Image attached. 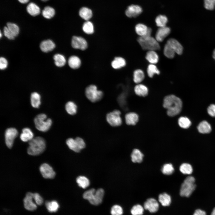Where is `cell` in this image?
I'll list each match as a JSON object with an SVG mask.
<instances>
[{
	"mask_svg": "<svg viewBox=\"0 0 215 215\" xmlns=\"http://www.w3.org/2000/svg\"><path fill=\"white\" fill-rule=\"evenodd\" d=\"M195 179L192 176L187 177L182 184L180 191L181 196L188 197L195 189Z\"/></svg>",
	"mask_w": 215,
	"mask_h": 215,
	"instance_id": "4",
	"label": "cell"
},
{
	"mask_svg": "<svg viewBox=\"0 0 215 215\" xmlns=\"http://www.w3.org/2000/svg\"><path fill=\"white\" fill-rule=\"evenodd\" d=\"M3 30L4 34L6 37L9 39H14L15 37L7 26L4 27Z\"/></svg>",
	"mask_w": 215,
	"mask_h": 215,
	"instance_id": "50",
	"label": "cell"
},
{
	"mask_svg": "<svg viewBox=\"0 0 215 215\" xmlns=\"http://www.w3.org/2000/svg\"><path fill=\"white\" fill-rule=\"evenodd\" d=\"M75 139L78 147L80 150L85 148V144L82 139L79 137H77Z\"/></svg>",
	"mask_w": 215,
	"mask_h": 215,
	"instance_id": "52",
	"label": "cell"
},
{
	"mask_svg": "<svg viewBox=\"0 0 215 215\" xmlns=\"http://www.w3.org/2000/svg\"><path fill=\"white\" fill-rule=\"evenodd\" d=\"M163 106L167 110V113L170 116H173L181 112L182 103L181 100L176 96L171 95L165 97Z\"/></svg>",
	"mask_w": 215,
	"mask_h": 215,
	"instance_id": "1",
	"label": "cell"
},
{
	"mask_svg": "<svg viewBox=\"0 0 215 215\" xmlns=\"http://www.w3.org/2000/svg\"><path fill=\"white\" fill-rule=\"evenodd\" d=\"M68 64L72 68L76 69L79 68L81 64V61L79 57L76 56H71L68 60Z\"/></svg>",
	"mask_w": 215,
	"mask_h": 215,
	"instance_id": "24",
	"label": "cell"
},
{
	"mask_svg": "<svg viewBox=\"0 0 215 215\" xmlns=\"http://www.w3.org/2000/svg\"><path fill=\"white\" fill-rule=\"evenodd\" d=\"M85 94L87 98L93 102L99 101L103 96L102 92L98 90L97 87L93 85H90L87 87Z\"/></svg>",
	"mask_w": 215,
	"mask_h": 215,
	"instance_id": "6",
	"label": "cell"
},
{
	"mask_svg": "<svg viewBox=\"0 0 215 215\" xmlns=\"http://www.w3.org/2000/svg\"><path fill=\"white\" fill-rule=\"evenodd\" d=\"M164 54L165 56L169 59H172L176 53L173 49L167 43L164 48Z\"/></svg>",
	"mask_w": 215,
	"mask_h": 215,
	"instance_id": "43",
	"label": "cell"
},
{
	"mask_svg": "<svg viewBox=\"0 0 215 215\" xmlns=\"http://www.w3.org/2000/svg\"><path fill=\"white\" fill-rule=\"evenodd\" d=\"M144 208L152 213L157 211L159 208V204L157 201L153 198H149L144 203Z\"/></svg>",
	"mask_w": 215,
	"mask_h": 215,
	"instance_id": "13",
	"label": "cell"
},
{
	"mask_svg": "<svg viewBox=\"0 0 215 215\" xmlns=\"http://www.w3.org/2000/svg\"><path fill=\"white\" fill-rule=\"evenodd\" d=\"M95 191L96 190L94 188H92L86 191L83 194V198L89 201H90L93 199Z\"/></svg>",
	"mask_w": 215,
	"mask_h": 215,
	"instance_id": "48",
	"label": "cell"
},
{
	"mask_svg": "<svg viewBox=\"0 0 215 215\" xmlns=\"http://www.w3.org/2000/svg\"><path fill=\"white\" fill-rule=\"evenodd\" d=\"M142 12V9L140 6L131 5L129 6L125 12L126 15L128 17H136Z\"/></svg>",
	"mask_w": 215,
	"mask_h": 215,
	"instance_id": "12",
	"label": "cell"
},
{
	"mask_svg": "<svg viewBox=\"0 0 215 215\" xmlns=\"http://www.w3.org/2000/svg\"><path fill=\"white\" fill-rule=\"evenodd\" d=\"M0 37H1V32H0Z\"/></svg>",
	"mask_w": 215,
	"mask_h": 215,
	"instance_id": "60",
	"label": "cell"
},
{
	"mask_svg": "<svg viewBox=\"0 0 215 215\" xmlns=\"http://www.w3.org/2000/svg\"><path fill=\"white\" fill-rule=\"evenodd\" d=\"M34 122L38 130L44 132L48 130L52 124L51 119H47L46 115L44 113L38 115L34 119Z\"/></svg>",
	"mask_w": 215,
	"mask_h": 215,
	"instance_id": "5",
	"label": "cell"
},
{
	"mask_svg": "<svg viewBox=\"0 0 215 215\" xmlns=\"http://www.w3.org/2000/svg\"><path fill=\"white\" fill-rule=\"evenodd\" d=\"M144 211L143 208L141 205L138 204L133 206L130 212L132 215H142Z\"/></svg>",
	"mask_w": 215,
	"mask_h": 215,
	"instance_id": "45",
	"label": "cell"
},
{
	"mask_svg": "<svg viewBox=\"0 0 215 215\" xmlns=\"http://www.w3.org/2000/svg\"><path fill=\"white\" fill-rule=\"evenodd\" d=\"M161 171L162 173L165 175L171 174L174 171V168L173 165L171 163L164 164L162 166Z\"/></svg>",
	"mask_w": 215,
	"mask_h": 215,
	"instance_id": "44",
	"label": "cell"
},
{
	"mask_svg": "<svg viewBox=\"0 0 215 215\" xmlns=\"http://www.w3.org/2000/svg\"><path fill=\"white\" fill-rule=\"evenodd\" d=\"M8 62L7 59L3 57H1L0 59V68L1 70H4L6 68L7 66Z\"/></svg>",
	"mask_w": 215,
	"mask_h": 215,
	"instance_id": "54",
	"label": "cell"
},
{
	"mask_svg": "<svg viewBox=\"0 0 215 215\" xmlns=\"http://www.w3.org/2000/svg\"><path fill=\"white\" fill-rule=\"evenodd\" d=\"M134 91L135 93L140 96H145L148 93V90L147 87L145 85L139 84L136 85L134 87Z\"/></svg>",
	"mask_w": 215,
	"mask_h": 215,
	"instance_id": "25",
	"label": "cell"
},
{
	"mask_svg": "<svg viewBox=\"0 0 215 215\" xmlns=\"http://www.w3.org/2000/svg\"><path fill=\"white\" fill-rule=\"evenodd\" d=\"M147 72L148 76L152 77L155 74H159L160 71L154 64H150L148 66Z\"/></svg>",
	"mask_w": 215,
	"mask_h": 215,
	"instance_id": "42",
	"label": "cell"
},
{
	"mask_svg": "<svg viewBox=\"0 0 215 215\" xmlns=\"http://www.w3.org/2000/svg\"><path fill=\"white\" fill-rule=\"evenodd\" d=\"M22 4H25L27 3L29 0H18Z\"/></svg>",
	"mask_w": 215,
	"mask_h": 215,
	"instance_id": "56",
	"label": "cell"
},
{
	"mask_svg": "<svg viewBox=\"0 0 215 215\" xmlns=\"http://www.w3.org/2000/svg\"><path fill=\"white\" fill-rule=\"evenodd\" d=\"M41 173L45 178L53 179L55 176V172L53 168L47 163L41 165L39 168Z\"/></svg>",
	"mask_w": 215,
	"mask_h": 215,
	"instance_id": "10",
	"label": "cell"
},
{
	"mask_svg": "<svg viewBox=\"0 0 215 215\" xmlns=\"http://www.w3.org/2000/svg\"><path fill=\"white\" fill-rule=\"evenodd\" d=\"M66 143L69 148L76 152H79L80 150L78 147L75 139L72 138L67 139Z\"/></svg>",
	"mask_w": 215,
	"mask_h": 215,
	"instance_id": "40",
	"label": "cell"
},
{
	"mask_svg": "<svg viewBox=\"0 0 215 215\" xmlns=\"http://www.w3.org/2000/svg\"><path fill=\"white\" fill-rule=\"evenodd\" d=\"M33 199L36 204L38 205H40L43 203V200L42 198L38 193L33 194Z\"/></svg>",
	"mask_w": 215,
	"mask_h": 215,
	"instance_id": "51",
	"label": "cell"
},
{
	"mask_svg": "<svg viewBox=\"0 0 215 215\" xmlns=\"http://www.w3.org/2000/svg\"><path fill=\"white\" fill-rule=\"evenodd\" d=\"M45 205L48 211L50 213L56 212L59 207L58 203L56 200L47 201Z\"/></svg>",
	"mask_w": 215,
	"mask_h": 215,
	"instance_id": "30",
	"label": "cell"
},
{
	"mask_svg": "<svg viewBox=\"0 0 215 215\" xmlns=\"http://www.w3.org/2000/svg\"><path fill=\"white\" fill-rule=\"evenodd\" d=\"M121 112L115 110L108 113L106 116L108 122L111 126L117 127L120 125L122 121L120 116Z\"/></svg>",
	"mask_w": 215,
	"mask_h": 215,
	"instance_id": "7",
	"label": "cell"
},
{
	"mask_svg": "<svg viewBox=\"0 0 215 215\" xmlns=\"http://www.w3.org/2000/svg\"><path fill=\"white\" fill-rule=\"evenodd\" d=\"M178 55L182 54L183 47L181 44L176 39L171 38L169 39L166 43Z\"/></svg>",
	"mask_w": 215,
	"mask_h": 215,
	"instance_id": "15",
	"label": "cell"
},
{
	"mask_svg": "<svg viewBox=\"0 0 215 215\" xmlns=\"http://www.w3.org/2000/svg\"><path fill=\"white\" fill-rule=\"evenodd\" d=\"M29 146L27 149V153L31 155L40 154L44 150L46 143L42 137L37 136L33 138L29 141Z\"/></svg>",
	"mask_w": 215,
	"mask_h": 215,
	"instance_id": "2",
	"label": "cell"
},
{
	"mask_svg": "<svg viewBox=\"0 0 215 215\" xmlns=\"http://www.w3.org/2000/svg\"><path fill=\"white\" fill-rule=\"evenodd\" d=\"M197 128L198 131L203 134L209 133L211 130V125L208 122L205 120L201 122Z\"/></svg>",
	"mask_w": 215,
	"mask_h": 215,
	"instance_id": "20",
	"label": "cell"
},
{
	"mask_svg": "<svg viewBox=\"0 0 215 215\" xmlns=\"http://www.w3.org/2000/svg\"><path fill=\"white\" fill-rule=\"evenodd\" d=\"M42 0V1H46L48 0Z\"/></svg>",
	"mask_w": 215,
	"mask_h": 215,
	"instance_id": "59",
	"label": "cell"
},
{
	"mask_svg": "<svg viewBox=\"0 0 215 215\" xmlns=\"http://www.w3.org/2000/svg\"><path fill=\"white\" fill-rule=\"evenodd\" d=\"M123 213V209L120 205H114L111 208L110 214L111 215H122Z\"/></svg>",
	"mask_w": 215,
	"mask_h": 215,
	"instance_id": "47",
	"label": "cell"
},
{
	"mask_svg": "<svg viewBox=\"0 0 215 215\" xmlns=\"http://www.w3.org/2000/svg\"><path fill=\"white\" fill-rule=\"evenodd\" d=\"M211 215H215V208L214 209Z\"/></svg>",
	"mask_w": 215,
	"mask_h": 215,
	"instance_id": "58",
	"label": "cell"
},
{
	"mask_svg": "<svg viewBox=\"0 0 215 215\" xmlns=\"http://www.w3.org/2000/svg\"><path fill=\"white\" fill-rule=\"evenodd\" d=\"M104 191L101 188L96 191L93 199L89 201L92 205H97L100 204L102 202L104 195Z\"/></svg>",
	"mask_w": 215,
	"mask_h": 215,
	"instance_id": "16",
	"label": "cell"
},
{
	"mask_svg": "<svg viewBox=\"0 0 215 215\" xmlns=\"http://www.w3.org/2000/svg\"><path fill=\"white\" fill-rule=\"evenodd\" d=\"M18 135V131L14 128H10L6 129L5 133V142L9 148H12L14 139Z\"/></svg>",
	"mask_w": 215,
	"mask_h": 215,
	"instance_id": "8",
	"label": "cell"
},
{
	"mask_svg": "<svg viewBox=\"0 0 215 215\" xmlns=\"http://www.w3.org/2000/svg\"><path fill=\"white\" fill-rule=\"evenodd\" d=\"M82 29L85 33L90 34L94 32V27L93 23L89 21L84 23L82 26Z\"/></svg>",
	"mask_w": 215,
	"mask_h": 215,
	"instance_id": "41",
	"label": "cell"
},
{
	"mask_svg": "<svg viewBox=\"0 0 215 215\" xmlns=\"http://www.w3.org/2000/svg\"><path fill=\"white\" fill-rule=\"evenodd\" d=\"M207 112L211 117H215V105H211L207 108Z\"/></svg>",
	"mask_w": 215,
	"mask_h": 215,
	"instance_id": "53",
	"label": "cell"
},
{
	"mask_svg": "<svg viewBox=\"0 0 215 215\" xmlns=\"http://www.w3.org/2000/svg\"><path fill=\"white\" fill-rule=\"evenodd\" d=\"M26 9L27 12L33 16L38 15L40 13L39 7L33 2L30 3L27 5Z\"/></svg>",
	"mask_w": 215,
	"mask_h": 215,
	"instance_id": "21",
	"label": "cell"
},
{
	"mask_svg": "<svg viewBox=\"0 0 215 215\" xmlns=\"http://www.w3.org/2000/svg\"><path fill=\"white\" fill-rule=\"evenodd\" d=\"M65 109L67 112L71 115L75 114L77 110V106L76 104L73 102H67L65 105Z\"/></svg>",
	"mask_w": 215,
	"mask_h": 215,
	"instance_id": "32",
	"label": "cell"
},
{
	"mask_svg": "<svg viewBox=\"0 0 215 215\" xmlns=\"http://www.w3.org/2000/svg\"><path fill=\"white\" fill-rule=\"evenodd\" d=\"M79 15L83 19L88 21L92 17V12L90 9L86 7H83L79 10Z\"/></svg>",
	"mask_w": 215,
	"mask_h": 215,
	"instance_id": "31",
	"label": "cell"
},
{
	"mask_svg": "<svg viewBox=\"0 0 215 215\" xmlns=\"http://www.w3.org/2000/svg\"><path fill=\"white\" fill-rule=\"evenodd\" d=\"M43 17L47 19H50L53 17L55 13L54 9L49 6L45 7L42 11Z\"/></svg>",
	"mask_w": 215,
	"mask_h": 215,
	"instance_id": "33",
	"label": "cell"
},
{
	"mask_svg": "<svg viewBox=\"0 0 215 215\" xmlns=\"http://www.w3.org/2000/svg\"><path fill=\"white\" fill-rule=\"evenodd\" d=\"M33 133L31 130L29 128H26L22 130V133L20 135V139L22 141L26 142L30 141L33 137Z\"/></svg>",
	"mask_w": 215,
	"mask_h": 215,
	"instance_id": "18",
	"label": "cell"
},
{
	"mask_svg": "<svg viewBox=\"0 0 215 215\" xmlns=\"http://www.w3.org/2000/svg\"><path fill=\"white\" fill-rule=\"evenodd\" d=\"M126 64V61L122 57H116L111 62L112 67L115 69H119L124 67Z\"/></svg>",
	"mask_w": 215,
	"mask_h": 215,
	"instance_id": "27",
	"label": "cell"
},
{
	"mask_svg": "<svg viewBox=\"0 0 215 215\" xmlns=\"http://www.w3.org/2000/svg\"><path fill=\"white\" fill-rule=\"evenodd\" d=\"M71 45L74 48L82 50H85L87 47V42L84 38L75 36H74L72 37Z\"/></svg>",
	"mask_w": 215,
	"mask_h": 215,
	"instance_id": "9",
	"label": "cell"
},
{
	"mask_svg": "<svg viewBox=\"0 0 215 215\" xmlns=\"http://www.w3.org/2000/svg\"><path fill=\"white\" fill-rule=\"evenodd\" d=\"M139 120V117L137 114L134 113H129L125 116V122L128 125H134Z\"/></svg>",
	"mask_w": 215,
	"mask_h": 215,
	"instance_id": "19",
	"label": "cell"
},
{
	"mask_svg": "<svg viewBox=\"0 0 215 215\" xmlns=\"http://www.w3.org/2000/svg\"><path fill=\"white\" fill-rule=\"evenodd\" d=\"M143 156V153L139 150L137 149H134L131 155V160L134 163L142 162Z\"/></svg>",
	"mask_w": 215,
	"mask_h": 215,
	"instance_id": "23",
	"label": "cell"
},
{
	"mask_svg": "<svg viewBox=\"0 0 215 215\" xmlns=\"http://www.w3.org/2000/svg\"><path fill=\"white\" fill-rule=\"evenodd\" d=\"M148 28L145 25L139 23L137 24L135 26V30L136 33L140 37H142L147 34Z\"/></svg>",
	"mask_w": 215,
	"mask_h": 215,
	"instance_id": "29",
	"label": "cell"
},
{
	"mask_svg": "<svg viewBox=\"0 0 215 215\" xmlns=\"http://www.w3.org/2000/svg\"><path fill=\"white\" fill-rule=\"evenodd\" d=\"M134 82L136 83L139 84L144 79L145 75L143 71L140 69H137L133 73Z\"/></svg>",
	"mask_w": 215,
	"mask_h": 215,
	"instance_id": "34",
	"label": "cell"
},
{
	"mask_svg": "<svg viewBox=\"0 0 215 215\" xmlns=\"http://www.w3.org/2000/svg\"><path fill=\"white\" fill-rule=\"evenodd\" d=\"M158 199L159 202L164 206L169 205L171 202L170 196L165 193L160 194L159 196Z\"/></svg>",
	"mask_w": 215,
	"mask_h": 215,
	"instance_id": "28",
	"label": "cell"
},
{
	"mask_svg": "<svg viewBox=\"0 0 215 215\" xmlns=\"http://www.w3.org/2000/svg\"><path fill=\"white\" fill-rule=\"evenodd\" d=\"M204 5L206 9L213 10L215 8V0H204Z\"/></svg>",
	"mask_w": 215,
	"mask_h": 215,
	"instance_id": "49",
	"label": "cell"
},
{
	"mask_svg": "<svg viewBox=\"0 0 215 215\" xmlns=\"http://www.w3.org/2000/svg\"><path fill=\"white\" fill-rule=\"evenodd\" d=\"M31 104L32 106L36 108H39L41 104V96L36 92L32 93L30 96Z\"/></svg>",
	"mask_w": 215,
	"mask_h": 215,
	"instance_id": "26",
	"label": "cell"
},
{
	"mask_svg": "<svg viewBox=\"0 0 215 215\" xmlns=\"http://www.w3.org/2000/svg\"><path fill=\"white\" fill-rule=\"evenodd\" d=\"M193 215H206V214L205 211L198 209L195 211Z\"/></svg>",
	"mask_w": 215,
	"mask_h": 215,
	"instance_id": "55",
	"label": "cell"
},
{
	"mask_svg": "<svg viewBox=\"0 0 215 215\" xmlns=\"http://www.w3.org/2000/svg\"><path fill=\"white\" fill-rule=\"evenodd\" d=\"M137 41L144 50L155 51L160 48L159 42L151 36L139 37Z\"/></svg>",
	"mask_w": 215,
	"mask_h": 215,
	"instance_id": "3",
	"label": "cell"
},
{
	"mask_svg": "<svg viewBox=\"0 0 215 215\" xmlns=\"http://www.w3.org/2000/svg\"><path fill=\"white\" fill-rule=\"evenodd\" d=\"M179 170L183 174H190L193 171L192 166L189 163H183L179 167Z\"/></svg>",
	"mask_w": 215,
	"mask_h": 215,
	"instance_id": "39",
	"label": "cell"
},
{
	"mask_svg": "<svg viewBox=\"0 0 215 215\" xmlns=\"http://www.w3.org/2000/svg\"><path fill=\"white\" fill-rule=\"evenodd\" d=\"M170 32V28L168 27H159L156 33L155 39L158 42H162Z\"/></svg>",
	"mask_w": 215,
	"mask_h": 215,
	"instance_id": "14",
	"label": "cell"
},
{
	"mask_svg": "<svg viewBox=\"0 0 215 215\" xmlns=\"http://www.w3.org/2000/svg\"><path fill=\"white\" fill-rule=\"evenodd\" d=\"M178 123L180 127L184 129L189 128L191 124L190 119L186 117H180L178 120Z\"/></svg>",
	"mask_w": 215,
	"mask_h": 215,
	"instance_id": "38",
	"label": "cell"
},
{
	"mask_svg": "<svg viewBox=\"0 0 215 215\" xmlns=\"http://www.w3.org/2000/svg\"><path fill=\"white\" fill-rule=\"evenodd\" d=\"M33 194L28 192L26 194L23 202L25 208L27 210L33 211L37 208L36 204L33 201Z\"/></svg>",
	"mask_w": 215,
	"mask_h": 215,
	"instance_id": "11",
	"label": "cell"
},
{
	"mask_svg": "<svg viewBox=\"0 0 215 215\" xmlns=\"http://www.w3.org/2000/svg\"><path fill=\"white\" fill-rule=\"evenodd\" d=\"M76 182L78 185L83 188H85L90 185L89 179L84 176H79L76 179Z\"/></svg>",
	"mask_w": 215,
	"mask_h": 215,
	"instance_id": "36",
	"label": "cell"
},
{
	"mask_svg": "<svg viewBox=\"0 0 215 215\" xmlns=\"http://www.w3.org/2000/svg\"><path fill=\"white\" fill-rule=\"evenodd\" d=\"M168 20L166 16L160 15L156 18L155 22L157 26L159 27H163L166 26Z\"/></svg>",
	"mask_w": 215,
	"mask_h": 215,
	"instance_id": "37",
	"label": "cell"
},
{
	"mask_svg": "<svg viewBox=\"0 0 215 215\" xmlns=\"http://www.w3.org/2000/svg\"><path fill=\"white\" fill-rule=\"evenodd\" d=\"M145 58L150 64H155L159 61V57L157 53L154 50H149L146 54Z\"/></svg>",
	"mask_w": 215,
	"mask_h": 215,
	"instance_id": "22",
	"label": "cell"
},
{
	"mask_svg": "<svg viewBox=\"0 0 215 215\" xmlns=\"http://www.w3.org/2000/svg\"><path fill=\"white\" fill-rule=\"evenodd\" d=\"M55 65L58 67L64 66L66 62V60L64 56L62 55L57 54L53 56Z\"/></svg>",
	"mask_w": 215,
	"mask_h": 215,
	"instance_id": "35",
	"label": "cell"
},
{
	"mask_svg": "<svg viewBox=\"0 0 215 215\" xmlns=\"http://www.w3.org/2000/svg\"><path fill=\"white\" fill-rule=\"evenodd\" d=\"M40 47L43 52H47L52 50L55 48V44L52 40L48 39L42 42Z\"/></svg>",
	"mask_w": 215,
	"mask_h": 215,
	"instance_id": "17",
	"label": "cell"
},
{
	"mask_svg": "<svg viewBox=\"0 0 215 215\" xmlns=\"http://www.w3.org/2000/svg\"><path fill=\"white\" fill-rule=\"evenodd\" d=\"M212 56L213 58L215 60V49L213 51Z\"/></svg>",
	"mask_w": 215,
	"mask_h": 215,
	"instance_id": "57",
	"label": "cell"
},
{
	"mask_svg": "<svg viewBox=\"0 0 215 215\" xmlns=\"http://www.w3.org/2000/svg\"><path fill=\"white\" fill-rule=\"evenodd\" d=\"M7 27L12 33L15 37L18 35L19 33V29L18 26L15 24L8 22Z\"/></svg>",
	"mask_w": 215,
	"mask_h": 215,
	"instance_id": "46",
	"label": "cell"
}]
</instances>
